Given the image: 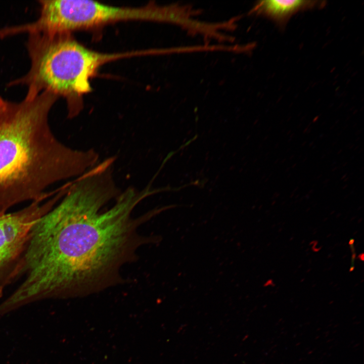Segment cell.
I'll use <instances>...</instances> for the list:
<instances>
[{"instance_id":"6da1fadb","label":"cell","mask_w":364,"mask_h":364,"mask_svg":"<svg viewBox=\"0 0 364 364\" xmlns=\"http://www.w3.org/2000/svg\"><path fill=\"white\" fill-rule=\"evenodd\" d=\"M87 177V187L83 176V181L69 188L61 202L32 226L20 275L24 279L8 297L14 308L117 285L123 280L122 267L136 258L138 249L161 240L139 231L157 214L155 210L132 216L144 194L128 191L107 208L117 192L113 183L95 187L93 176L90 186V174Z\"/></svg>"},{"instance_id":"7a4b0ae2","label":"cell","mask_w":364,"mask_h":364,"mask_svg":"<svg viewBox=\"0 0 364 364\" xmlns=\"http://www.w3.org/2000/svg\"><path fill=\"white\" fill-rule=\"evenodd\" d=\"M58 97L42 92L19 102L0 97V213L27 201H44L50 185L83 172L97 159L60 143L49 123Z\"/></svg>"},{"instance_id":"8992f818","label":"cell","mask_w":364,"mask_h":364,"mask_svg":"<svg viewBox=\"0 0 364 364\" xmlns=\"http://www.w3.org/2000/svg\"><path fill=\"white\" fill-rule=\"evenodd\" d=\"M326 2L310 0H264L257 2L250 15L266 17L280 28H284L292 16L298 12L324 8Z\"/></svg>"},{"instance_id":"3957f363","label":"cell","mask_w":364,"mask_h":364,"mask_svg":"<svg viewBox=\"0 0 364 364\" xmlns=\"http://www.w3.org/2000/svg\"><path fill=\"white\" fill-rule=\"evenodd\" d=\"M26 49L30 67L9 86L24 85L26 96L48 92L66 99L69 117L80 111L81 98L92 90L91 78L104 64L118 59L141 55L140 51L104 53L86 48L71 33L28 35Z\"/></svg>"},{"instance_id":"5b68a950","label":"cell","mask_w":364,"mask_h":364,"mask_svg":"<svg viewBox=\"0 0 364 364\" xmlns=\"http://www.w3.org/2000/svg\"><path fill=\"white\" fill-rule=\"evenodd\" d=\"M56 195L32 201L17 211L0 213V298L6 287L20 278L30 230L58 203Z\"/></svg>"},{"instance_id":"277c9868","label":"cell","mask_w":364,"mask_h":364,"mask_svg":"<svg viewBox=\"0 0 364 364\" xmlns=\"http://www.w3.org/2000/svg\"><path fill=\"white\" fill-rule=\"evenodd\" d=\"M162 6L154 3L141 7H119L92 1L50 0L45 11L49 30L56 34L71 33L130 20L160 22Z\"/></svg>"}]
</instances>
